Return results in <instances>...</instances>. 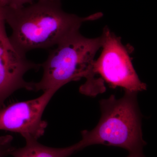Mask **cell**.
<instances>
[{
	"instance_id": "1",
	"label": "cell",
	"mask_w": 157,
	"mask_h": 157,
	"mask_svg": "<svg viewBox=\"0 0 157 157\" xmlns=\"http://www.w3.org/2000/svg\"><path fill=\"white\" fill-rule=\"evenodd\" d=\"M62 0H39L27 7H3L4 18L12 29L10 40L24 53L56 46L79 32L83 23L103 16L101 12L78 17L63 11Z\"/></svg>"
},
{
	"instance_id": "2",
	"label": "cell",
	"mask_w": 157,
	"mask_h": 157,
	"mask_svg": "<svg viewBox=\"0 0 157 157\" xmlns=\"http://www.w3.org/2000/svg\"><path fill=\"white\" fill-rule=\"evenodd\" d=\"M137 93L125 91L119 99L112 95L100 101L101 118L91 131L84 130L79 141L82 148L94 144L117 147L128 152L127 157H145L141 114Z\"/></svg>"
},
{
	"instance_id": "3",
	"label": "cell",
	"mask_w": 157,
	"mask_h": 157,
	"mask_svg": "<svg viewBox=\"0 0 157 157\" xmlns=\"http://www.w3.org/2000/svg\"><path fill=\"white\" fill-rule=\"evenodd\" d=\"M101 45V36L86 38L79 32L60 42L51 51L48 58L41 65L43 75L40 81L34 82V90L44 92L51 89L58 90L70 82L82 78L87 79L81 86L82 88L89 90L97 87L100 79L95 78L93 66Z\"/></svg>"
},
{
	"instance_id": "4",
	"label": "cell",
	"mask_w": 157,
	"mask_h": 157,
	"mask_svg": "<svg viewBox=\"0 0 157 157\" xmlns=\"http://www.w3.org/2000/svg\"><path fill=\"white\" fill-rule=\"evenodd\" d=\"M102 52L93 66L94 72L113 88L138 93L146 90L147 86L140 80L132 64L128 48L120 37L107 27L101 36Z\"/></svg>"
},
{
	"instance_id": "5",
	"label": "cell",
	"mask_w": 157,
	"mask_h": 157,
	"mask_svg": "<svg viewBox=\"0 0 157 157\" xmlns=\"http://www.w3.org/2000/svg\"><path fill=\"white\" fill-rule=\"evenodd\" d=\"M2 0H0V109L6 99L17 90H34V82L24 77L30 70H39L41 64L29 60L11 42L6 33Z\"/></svg>"
},
{
	"instance_id": "6",
	"label": "cell",
	"mask_w": 157,
	"mask_h": 157,
	"mask_svg": "<svg viewBox=\"0 0 157 157\" xmlns=\"http://www.w3.org/2000/svg\"><path fill=\"white\" fill-rule=\"evenodd\" d=\"M57 91L56 89L47 90L39 98L3 107L0 109V130L38 140L44 135L48 125L42 120L43 113Z\"/></svg>"
},
{
	"instance_id": "7",
	"label": "cell",
	"mask_w": 157,
	"mask_h": 157,
	"mask_svg": "<svg viewBox=\"0 0 157 157\" xmlns=\"http://www.w3.org/2000/svg\"><path fill=\"white\" fill-rule=\"evenodd\" d=\"M25 139V146L18 148L14 147L11 155L13 157H69L82 149L79 142L67 147L54 148L42 145L38 140L32 137Z\"/></svg>"
},
{
	"instance_id": "8",
	"label": "cell",
	"mask_w": 157,
	"mask_h": 157,
	"mask_svg": "<svg viewBox=\"0 0 157 157\" xmlns=\"http://www.w3.org/2000/svg\"><path fill=\"white\" fill-rule=\"evenodd\" d=\"M13 140L11 135L0 136V157H6L11 155L14 148L12 145Z\"/></svg>"
},
{
	"instance_id": "9",
	"label": "cell",
	"mask_w": 157,
	"mask_h": 157,
	"mask_svg": "<svg viewBox=\"0 0 157 157\" xmlns=\"http://www.w3.org/2000/svg\"><path fill=\"white\" fill-rule=\"evenodd\" d=\"M5 6H9L12 8H19L22 7L25 5H29L33 3L35 0H3ZM39 1V0H38Z\"/></svg>"
}]
</instances>
